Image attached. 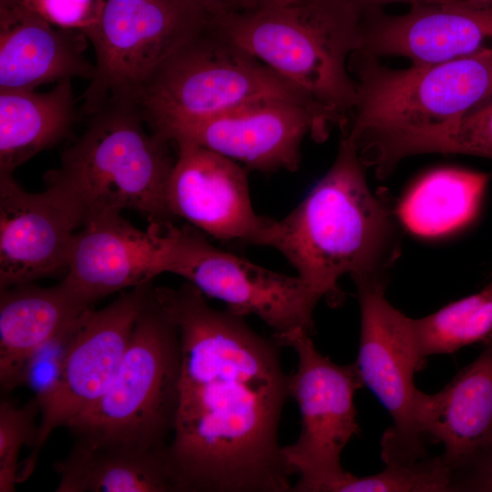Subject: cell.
Returning a JSON list of instances; mask_svg holds the SVG:
<instances>
[{
	"label": "cell",
	"mask_w": 492,
	"mask_h": 492,
	"mask_svg": "<svg viewBox=\"0 0 492 492\" xmlns=\"http://www.w3.org/2000/svg\"><path fill=\"white\" fill-rule=\"evenodd\" d=\"M361 312L355 362L364 385L388 411L393 426L382 438L384 464H411L425 456L424 436L415 420L418 389L414 375L423 364L414 319L385 298L379 276L354 280Z\"/></svg>",
	"instance_id": "8fae6325"
},
{
	"label": "cell",
	"mask_w": 492,
	"mask_h": 492,
	"mask_svg": "<svg viewBox=\"0 0 492 492\" xmlns=\"http://www.w3.org/2000/svg\"><path fill=\"white\" fill-rule=\"evenodd\" d=\"M88 306L59 282H33L0 291V384L5 391L25 384L36 355Z\"/></svg>",
	"instance_id": "ffe728a7"
},
{
	"label": "cell",
	"mask_w": 492,
	"mask_h": 492,
	"mask_svg": "<svg viewBox=\"0 0 492 492\" xmlns=\"http://www.w3.org/2000/svg\"><path fill=\"white\" fill-rule=\"evenodd\" d=\"M106 0H0V5L20 6L50 25L77 30L90 41L99 26Z\"/></svg>",
	"instance_id": "83f0119b"
},
{
	"label": "cell",
	"mask_w": 492,
	"mask_h": 492,
	"mask_svg": "<svg viewBox=\"0 0 492 492\" xmlns=\"http://www.w3.org/2000/svg\"><path fill=\"white\" fill-rule=\"evenodd\" d=\"M300 0H269L268 4H274V5H289L292 3H295Z\"/></svg>",
	"instance_id": "836d02e7"
},
{
	"label": "cell",
	"mask_w": 492,
	"mask_h": 492,
	"mask_svg": "<svg viewBox=\"0 0 492 492\" xmlns=\"http://www.w3.org/2000/svg\"><path fill=\"white\" fill-rule=\"evenodd\" d=\"M172 142L178 152L166 197L174 219L221 241L264 246L272 219L255 212L246 168L192 141Z\"/></svg>",
	"instance_id": "5bb4252c"
},
{
	"label": "cell",
	"mask_w": 492,
	"mask_h": 492,
	"mask_svg": "<svg viewBox=\"0 0 492 492\" xmlns=\"http://www.w3.org/2000/svg\"><path fill=\"white\" fill-rule=\"evenodd\" d=\"M38 414L36 395L22 406L9 401L0 404V492H13L19 483V455L23 446L32 449L36 442Z\"/></svg>",
	"instance_id": "484cf974"
},
{
	"label": "cell",
	"mask_w": 492,
	"mask_h": 492,
	"mask_svg": "<svg viewBox=\"0 0 492 492\" xmlns=\"http://www.w3.org/2000/svg\"><path fill=\"white\" fill-rule=\"evenodd\" d=\"M432 152L492 159V97L456 124L415 142L409 150V156Z\"/></svg>",
	"instance_id": "4316f807"
},
{
	"label": "cell",
	"mask_w": 492,
	"mask_h": 492,
	"mask_svg": "<svg viewBox=\"0 0 492 492\" xmlns=\"http://www.w3.org/2000/svg\"><path fill=\"white\" fill-rule=\"evenodd\" d=\"M180 361L176 321L159 287H152L108 389L67 428L75 437L168 452Z\"/></svg>",
	"instance_id": "8992f818"
},
{
	"label": "cell",
	"mask_w": 492,
	"mask_h": 492,
	"mask_svg": "<svg viewBox=\"0 0 492 492\" xmlns=\"http://www.w3.org/2000/svg\"><path fill=\"white\" fill-rule=\"evenodd\" d=\"M152 287L151 282L133 287L106 307L87 312L53 384L36 395L40 404L38 435L30 454L20 464V483L33 473L39 452L53 431L67 427L107 392Z\"/></svg>",
	"instance_id": "7c38bea8"
},
{
	"label": "cell",
	"mask_w": 492,
	"mask_h": 492,
	"mask_svg": "<svg viewBox=\"0 0 492 492\" xmlns=\"http://www.w3.org/2000/svg\"><path fill=\"white\" fill-rule=\"evenodd\" d=\"M176 321L180 374L168 466L174 492H290L278 432L289 395L281 346L190 282L159 287Z\"/></svg>",
	"instance_id": "6da1fadb"
},
{
	"label": "cell",
	"mask_w": 492,
	"mask_h": 492,
	"mask_svg": "<svg viewBox=\"0 0 492 492\" xmlns=\"http://www.w3.org/2000/svg\"><path fill=\"white\" fill-rule=\"evenodd\" d=\"M364 163L343 134L336 159L304 199L272 220L264 246L281 252L297 275L330 304L339 280L378 276L393 251L391 217L367 184Z\"/></svg>",
	"instance_id": "7a4b0ae2"
},
{
	"label": "cell",
	"mask_w": 492,
	"mask_h": 492,
	"mask_svg": "<svg viewBox=\"0 0 492 492\" xmlns=\"http://www.w3.org/2000/svg\"><path fill=\"white\" fill-rule=\"evenodd\" d=\"M162 272L181 276L227 309L254 314L282 343L296 333H313V311L322 300L298 275L259 266L210 243L194 226L163 227Z\"/></svg>",
	"instance_id": "ba28073f"
},
{
	"label": "cell",
	"mask_w": 492,
	"mask_h": 492,
	"mask_svg": "<svg viewBox=\"0 0 492 492\" xmlns=\"http://www.w3.org/2000/svg\"><path fill=\"white\" fill-rule=\"evenodd\" d=\"M264 100L331 110L207 24L162 63L138 106L154 129Z\"/></svg>",
	"instance_id": "52a82bcc"
},
{
	"label": "cell",
	"mask_w": 492,
	"mask_h": 492,
	"mask_svg": "<svg viewBox=\"0 0 492 492\" xmlns=\"http://www.w3.org/2000/svg\"><path fill=\"white\" fill-rule=\"evenodd\" d=\"M415 420L421 434L444 445L441 456L454 471L492 443V344L439 392L418 390Z\"/></svg>",
	"instance_id": "d6986e66"
},
{
	"label": "cell",
	"mask_w": 492,
	"mask_h": 492,
	"mask_svg": "<svg viewBox=\"0 0 492 492\" xmlns=\"http://www.w3.org/2000/svg\"><path fill=\"white\" fill-rule=\"evenodd\" d=\"M191 10L210 18L226 11L223 0H180Z\"/></svg>",
	"instance_id": "f546056e"
},
{
	"label": "cell",
	"mask_w": 492,
	"mask_h": 492,
	"mask_svg": "<svg viewBox=\"0 0 492 492\" xmlns=\"http://www.w3.org/2000/svg\"><path fill=\"white\" fill-rule=\"evenodd\" d=\"M346 124L345 118L328 109L264 100L151 130L170 142L192 141L247 169L273 172L299 169L301 145L307 135L322 141L332 126L343 129Z\"/></svg>",
	"instance_id": "4fadbf2b"
},
{
	"label": "cell",
	"mask_w": 492,
	"mask_h": 492,
	"mask_svg": "<svg viewBox=\"0 0 492 492\" xmlns=\"http://www.w3.org/2000/svg\"><path fill=\"white\" fill-rule=\"evenodd\" d=\"M365 14L352 0H300L221 12L209 26L348 120L356 94L349 59Z\"/></svg>",
	"instance_id": "277c9868"
},
{
	"label": "cell",
	"mask_w": 492,
	"mask_h": 492,
	"mask_svg": "<svg viewBox=\"0 0 492 492\" xmlns=\"http://www.w3.org/2000/svg\"><path fill=\"white\" fill-rule=\"evenodd\" d=\"M361 10L367 13L382 9L384 5L395 3H407L410 5L424 0H352Z\"/></svg>",
	"instance_id": "1f68e13d"
},
{
	"label": "cell",
	"mask_w": 492,
	"mask_h": 492,
	"mask_svg": "<svg viewBox=\"0 0 492 492\" xmlns=\"http://www.w3.org/2000/svg\"><path fill=\"white\" fill-rule=\"evenodd\" d=\"M144 123L137 104L107 103L63 153L59 167L46 173V187L74 208L82 224L124 210L138 212L150 223L172 222L166 197L175 161L170 141L149 134Z\"/></svg>",
	"instance_id": "5b68a950"
},
{
	"label": "cell",
	"mask_w": 492,
	"mask_h": 492,
	"mask_svg": "<svg viewBox=\"0 0 492 492\" xmlns=\"http://www.w3.org/2000/svg\"><path fill=\"white\" fill-rule=\"evenodd\" d=\"M226 11L244 12L257 9L269 3V0H223Z\"/></svg>",
	"instance_id": "4dcf8cb0"
},
{
	"label": "cell",
	"mask_w": 492,
	"mask_h": 492,
	"mask_svg": "<svg viewBox=\"0 0 492 492\" xmlns=\"http://www.w3.org/2000/svg\"><path fill=\"white\" fill-rule=\"evenodd\" d=\"M164 223L152 222L141 231L121 213L84 222L73 238L61 283L90 307L118 291L150 282L163 273Z\"/></svg>",
	"instance_id": "e0dca14e"
},
{
	"label": "cell",
	"mask_w": 492,
	"mask_h": 492,
	"mask_svg": "<svg viewBox=\"0 0 492 492\" xmlns=\"http://www.w3.org/2000/svg\"><path fill=\"white\" fill-rule=\"evenodd\" d=\"M422 2L459 5H483L492 2V0H424Z\"/></svg>",
	"instance_id": "d6a6232c"
},
{
	"label": "cell",
	"mask_w": 492,
	"mask_h": 492,
	"mask_svg": "<svg viewBox=\"0 0 492 492\" xmlns=\"http://www.w3.org/2000/svg\"><path fill=\"white\" fill-rule=\"evenodd\" d=\"M81 224L54 190L30 193L0 174V291L66 271Z\"/></svg>",
	"instance_id": "9a60e30c"
},
{
	"label": "cell",
	"mask_w": 492,
	"mask_h": 492,
	"mask_svg": "<svg viewBox=\"0 0 492 492\" xmlns=\"http://www.w3.org/2000/svg\"><path fill=\"white\" fill-rule=\"evenodd\" d=\"M54 468L56 492H174L167 452L128 443L75 437Z\"/></svg>",
	"instance_id": "44dd1931"
},
{
	"label": "cell",
	"mask_w": 492,
	"mask_h": 492,
	"mask_svg": "<svg viewBox=\"0 0 492 492\" xmlns=\"http://www.w3.org/2000/svg\"><path fill=\"white\" fill-rule=\"evenodd\" d=\"M414 324L424 359L471 344H492V282L477 293L414 319Z\"/></svg>",
	"instance_id": "cb8c5ba5"
},
{
	"label": "cell",
	"mask_w": 492,
	"mask_h": 492,
	"mask_svg": "<svg viewBox=\"0 0 492 492\" xmlns=\"http://www.w3.org/2000/svg\"><path fill=\"white\" fill-rule=\"evenodd\" d=\"M209 19L180 0H106L90 40L96 74L82 109L94 115L108 102L138 100L158 68Z\"/></svg>",
	"instance_id": "30bf717a"
},
{
	"label": "cell",
	"mask_w": 492,
	"mask_h": 492,
	"mask_svg": "<svg viewBox=\"0 0 492 492\" xmlns=\"http://www.w3.org/2000/svg\"><path fill=\"white\" fill-rule=\"evenodd\" d=\"M355 51V101L343 134L364 165L387 176L419 139L452 126L492 97V48L436 64L390 68Z\"/></svg>",
	"instance_id": "3957f363"
},
{
	"label": "cell",
	"mask_w": 492,
	"mask_h": 492,
	"mask_svg": "<svg viewBox=\"0 0 492 492\" xmlns=\"http://www.w3.org/2000/svg\"><path fill=\"white\" fill-rule=\"evenodd\" d=\"M385 466L382 472L363 477L348 473L333 492H450L452 469L441 456Z\"/></svg>",
	"instance_id": "d4e9b609"
},
{
	"label": "cell",
	"mask_w": 492,
	"mask_h": 492,
	"mask_svg": "<svg viewBox=\"0 0 492 492\" xmlns=\"http://www.w3.org/2000/svg\"><path fill=\"white\" fill-rule=\"evenodd\" d=\"M283 345L297 355L288 387L302 418L296 441L282 447L288 467L299 477L292 491L333 492L349 473L341 464L343 451L360 432L354 395L364 384L358 367L322 354L308 332L296 333Z\"/></svg>",
	"instance_id": "9c48e42d"
},
{
	"label": "cell",
	"mask_w": 492,
	"mask_h": 492,
	"mask_svg": "<svg viewBox=\"0 0 492 492\" xmlns=\"http://www.w3.org/2000/svg\"><path fill=\"white\" fill-rule=\"evenodd\" d=\"M489 175L459 168L424 174L399 206V216L412 232L439 236L468 224L476 216Z\"/></svg>",
	"instance_id": "603a6c76"
},
{
	"label": "cell",
	"mask_w": 492,
	"mask_h": 492,
	"mask_svg": "<svg viewBox=\"0 0 492 492\" xmlns=\"http://www.w3.org/2000/svg\"><path fill=\"white\" fill-rule=\"evenodd\" d=\"M87 36L56 27L14 5H0V90H36L75 77L91 80Z\"/></svg>",
	"instance_id": "ac0fdd59"
},
{
	"label": "cell",
	"mask_w": 492,
	"mask_h": 492,
	"mask_svg": "<svg viewBox=\"0 0 492 492\" xmlns=\"http://www.w3.org/2000/svg\"><path fill=\"white\" fill-rule=\"evenodd\" d=\"M492 48V2L459 5L419 2L399 15L366 13L361 47L375 57L399 56L412 65L436 64Z\"/></svg>",
	"instance_id": "2e32d148"
},
{
	"label": "cell",
	"mask_w": 492,
	"mask_h": 492,
	"mask_svg": "<svg viewBox=\"0 0 492 492\" xmlns=\"http://www.w3.org/2000/svg\"><path fill=\"white\" fill-rule=\"evenodd\" d=\"M450 491L492 492V443L453 472Z\"/></svg>",
	"instance_id": "f1b7e54d"
},
{
	"label": "cell",
	"mask_w": 492,
	"mask_h": 492,
	"mask_svg": "<svg viewBox=\"0 0 492 492\" xmlns=\"http://www.w3.org/2000/svg\"><path fill=\"white\" fill-rule=\"evenodd\" d=\"M71 81H59L44 93L0 90V174L13 175L68 134L76 113Z\"/></svg>",
	"instance_id": "7402d4cb"
}]
</instances>
